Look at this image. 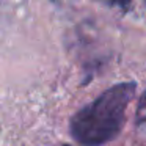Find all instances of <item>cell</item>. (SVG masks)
Listing matches in <instances>:
<instances>
[{"instance_id": "obj_1", "label": "cell", "mask_w": 146, "mask_h": 146, "mask_svg": "<svg viewBox=\"0 0 146 146\" xmlns=\"http://www.w3.org/2000/svg\"><path fill=\"white\" fill-rule=\"evenodd\" d=\"M135 88L133 82H123L105 90L72 116L69 123L71 137L85 146L111 141L126 123V110L135 94Z\"/></svg>"}, {"instance_id": "obj_2", "label": "cell", "mask_w": 146, "mask_h": 146, "mask_svg": "<svg viewBox=\"0 0 146 146\" xmlns=\"http://www.w3.org/2000/svg\"><path fill=\"white\" fill-rule=\"evenodd\" d=\"M104 3H107L108 7H118L124 14L130 10V0H102Z\"/></svg>"}, {"instance_id": "obj_3", "label": "cell", "mask_w": 146, "mask_h": 146, "mask_svg": "<svg viewBox=\"0 0 146 146\" xmlns=\"http://www.w3.org/2000/svg\"><path fill=\"white\" fill-rule=\"evenodd\" d=\"M140 113L143 118H146V93L143 94L141 101H140Z\"/></svg>"}]
</instances>
